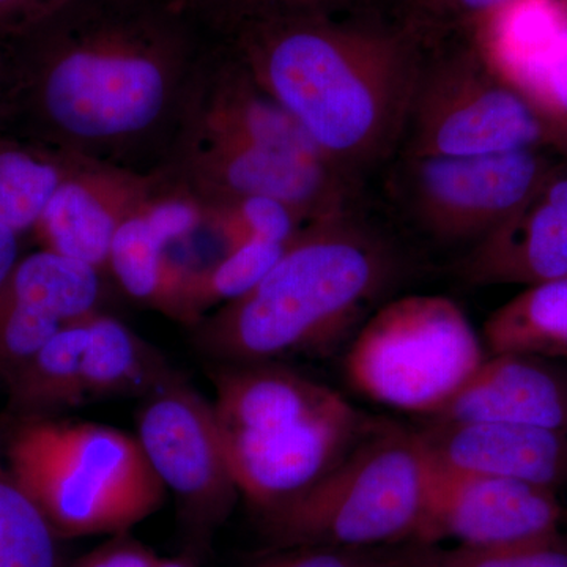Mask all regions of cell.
<instances>
[{
	"mask_svg": "<svg viewBox=\"0 0 567 567\" xmlns=\"http://www.w3.org/2000/svg\"><path fill=\"white\" fill-rule=\"evenodd\" d=\"M213 41L182 0H62L7 40L10 132L70 159L162 171Z\"/></svg>",
	"mask_w": 567,
	"mask_h": 567,
	"instance_id": "obj_1",
	"label": "cell"
},
{
	"mask_svg": "<svg viewBox=\"0 0 567 567\" xmlns=\"http://www.w3.org/2000/svg\"><path fill=\"white\" fill-rule=\"evenodd\" d=\"M216 40L339 174L360 182L398 152L423 47L393 20L295 14Z\"/></svg>",
	"mask_w": 567,
	"mask_h": 567,
	"instance_id": "obj_2",
	"label": "cell"
},
{
	"mask_svg": "<svg viewBox=\"0 0 567 567\" xmlns=\"http://www.w3.org/2000/svg\"><path fill=\"white\" fill-rule=\"evenodd\" d=\"M210 205L270 197L305 224L353 210L360 182L334 171L223 41H213L166 166Z\"/></svg>",
	"mask_w": 567,
	"mask_h": 567,
	"instance_id": "obj_3",
	"label": "cell"
},
{
	"mask_svg": "<svg viewBox=\"0 0 567 567\" xmlns=\"http://www.w3.org/2000/svg\"><path fill=\"white\" fill-rule=\"evenodd\" d=\"M398 270L386 238L349 210L305 226L249 292L194 324L224 363L276 361L333 349Z\"/></svg>",
	"mask_w": 567,
	"mask_h": 567,
	"instance_id": "obj_4",
	"label": "cell"
},
{
	"mask_svg": "<svg viewBox=\"0 0 567 567\" xmlns=\"http://www.w3.org/2000/svg\"><path fill=\"white\" fill-rule=\"evenodd\" d=\"M212 379L235 484L264 513L315 486L371 431L342 395L275 361L226 363Z\"/></svg>",
	"mask_w": 567,
	"mask_h": 567,
	"instance_id": "obj_5",
	"label": "cell"
},
{
	"mask_svg": "<svg viewBox=\"0 0 567 567\" xmlns=\"http://www.w3.org/2000/svg\"><path fill=\"white\" fill-rule=\"evenodd\" d=\"M6 461L58 536L126 532L155 514L167 492L140 440L111 425L24 420Z\"/></svg>",
	"mask_w": 567,
	"mask_h": 567,
	"instance_id": "obj_6",
	"label": "cell"
},
{
	"mask_svg": "<svg viewBox=\"0 0 567 567\" xmlns=\"http://www.w3.org/2000/svg\"><path fill=\"white\" fill-rule=\"evenodd\" d=\"M429 473L431 458L416 432L371 429L315 486L267 511L268 529L286 547L416 540Z\"/></svg>",
	"mask_w": 567,
	"mask_h": 567,
	"instance_id": "obj_7",
	"label": "cell"
},
{
	"mask_svg": "<svg viewBox=\"0 0 567 567\" xmlns=\"http://www.w3.org/2000/svg\"><path fill=\"white\" fill-rule=\"evenodd\" d=\"M399 156L546 151L567 142L496 66L480 37L423 47Z\"/></svg>",
	"mask_w": 567,
	"mask_h": 567,
	"instance_id": "obj_8",
	"label": "cell"
},
{
	"mask_svg": "<svg viewBox=\"0 0 567 567\" xmlns=\"http://www.w3.org/2000/svg\"><path fill=\"white\" fill-rule=\"evenodd\" d=\"M465 312L442 295H409L383 305L346 354L350 385L379 404L435 416L486 361Z\"/></svg>",
	"mask_w": 567,
	"mask_h": 567,
	"instance_id": "obj_9",
	"label": "cell"
},
{
	"mask_svg": "<svg viewBox=\"0 0 567 567\" xmlns=\"http://www.w3.org/2000/svg\"><path fill=\"white\" fill-rule=\"evenodd\" d=\"M567 156L528 151L468 156H399L391 197L421 233L443 244L473 245L494 234Z\"/></svg>",
	"mask_w": 567,
	"mask_h": 567,
	"instance_id": "obj_10",
	"label": "cell"
},
{
	"mask_svg": "<svg viewBox=\"0 0 567 567\" xmlns=\"http://www.w3.org/2000/svg\"><path fill=\"white\" fill-rule=\"evenodd\" d=\"M145 457L188 517L215 524L227 516L238 487L210 401L175 377L145 398L137 435Z\"/></svg>",
	"mask_w": 567,
	"mask_h": 567,
	"instance_id": "obj_11",
	"label": "cell"
},
{
	"mask_svg": "<svg viewBox=\"0 0 567 567\" xmlns=\"http://www.w3.org/2000/svg\"><path fill=\"white\" fill-rule=\"evenodd\" d=\"M565 518L567 511L551 488L462 472L431 458L416 540L451 539L470 548L511 546L557 535Z\"/></svg>",
	"mask_w": 567,
	"mask_h": 567,
	"instance_id": "obj_12",
	"label": "cell"
},
{
	"mask_svg": "<svg viewBox=\"0 0 567 567\" xmlns=\"http://www.w3.org/2000/svg\"><path fill=\"white\" fill-rule=\"evenodd\" d=\"M102 271L50 249L22 257L0 289V380L28 363L65 324L99 311Z\"/></svg>",
	"mask_w": 567,
	"mask_h": 567,
	"instance_id": "obj_13",
	"label": "cell"
},
{
	"mask_svg": "<svg viewBox=\"0 0 567 567\" xmlns=\"http://www.w3.org/2000/svg\"><path fill=\"white\" fill-rule=\"evenodd\" d=\"M158 173L74 159L37 223L44 249L107 270L112 238Z\"/></svg>",
	"mask_w": 567,
	"mask_h": 567,
	"instance_id": "obj_14",
	"label": "cell"
},
{
	"mask_svg": "<svg viewBox=\"0 0 567 567\" xmlns=\"http://www.w3.org/2000/svg\"><path fill=\"white\" fill-rule=\"evenodd\" d=\"M457 276L480 287L567 278V162L513 218L472 246Z\"/></svg>",
	"mask_w": 567,
	"mask_h": 567,
	"instance_id": "obj_15",
	"label": "cell"
},
{
	"mask_svg": "<svg viewBox=\"0 0 567 567\" xmlns=\"http://www.w3.org/2000/svg\"><path fill=\"white\" fill-rule=\"evenodd\" d=\"M416 434L429 456L450 468L551 491L567 483V434L561 432L499 421L431 417Z\"/></svg>",
	"mask_w": 567,
	"mask_h": 567,
	"instance_id": "obj_16",
	"label": "cell"
},
{
	"mask_svg": "<svg viewBox=\"0 0 567 567\" xmlns=\"http://www.w3.org/2000/svg\"><path fill=\"white\" fill-rule=\"evenodd\" d=\"M492 61L567 142V13L558 0H517L483 32Z\"/></svg>",
	"mask_w": 567,
	"mask_h": 567,
	"instance_id": "obj_17",
	"label": "cell"
},
{
	"mask_svg": "<svg viewBox=\"0 0 567 567\" xmlns=\"http://www.w3.org/2000/svg\"><path fill=\"white\" fill-rule=\"evenodd\" d=\"M499 421L567 434V371L547 358L495 353L435 416Z\"/></svg>",
	"mask_w": 567,
	"mask_h": 567,
	"instance_id": "obj_18",
	"label": "cell"
},
{
	"mask_svg": "<svg viewBox=\"0 0 567 567\" xmlns=\"http://www.w3.org/2000/svg\"><path fill=\"white\" fill-rule=\"evenodd\" d=\"M82 371L87 401L147 398L177 377L162 354L132 328L100 311L87 317Z\"/></svg>",
	"mask_w": 567,
	"mask_h": 567,
	"instance_id": "obj_19",
	"label": "cell"
},
{
	"mask_svg": "<svg viewBox=\"0 0 567 567\" xmlns=\"http://www.w3.org/2000/svg\"><path fill=\"white\" fill-rule=\"evenodd\" d=\"M87 317L65 324L7 380L11 409L24 420L48 417L52 412L87 402L82 371Z\"/></svg>",
	"mask_w": 567,
	"mask_h": 567,
	"instance_id": "obj_20",
	"label": "cell"
},
{
	"mask_svg": "<svg viewBox=\"0 0 567 567\" xmlns=\"http://www.w3.org/2000/svg\"><path fill=\"white\" fill-rule=\"evenodd\" d=\"M491 354L567 358V278L528 286L495 309L483 328Z\"/></svg>",
	"mask_w": 567,
	"mask_h": 567,
	"instance_id": "obj_21",
	"label": "cell"
},
{
	"mask_svg": "<svg viewBox=\"0 0 567 567\" xmlns=\"http://www.w3.org/2000/svg\"><path fill=\"white\" fill-rule=\"evenodd\" d=\"M137 207L112 238L107 270L133 300L175 319L178 295L189 267L167 256L169 245Z\"/></svg>",
	"mask_w": 567,
	"mask_h": 567,
	"instance_id": "obj_22",
	"label": "cell"
},
{
	"mask_svg": "<svg viewBox=\"0 0 567 567\" xmlns=\"http://www.w3.org/2000/svg\"><path fill=\"white\" fill-rule=\"evenodd\" d=\"M74 159L13 132H0V224L17 234L35 229Z\"/></svg>",
	"mask_w": 567,
	"mask_h": 567,
	"instance_id": "obj_23",
	"label": "cell"
},
{
	"mask_svg": "<svg viewBox=\"0 0 567 567\" xmlns=\"http://www.w3.org/2000/svg\"><path fill=\"white\" fill-rule=\"evenodd\" d=\"M290 244L251 241L223 254L208 267L189 268L174 320L193 328L213 309L244 297L279 262Z\"/></svg>",
	"mask_w": 567,
	"mask_h": 567,
	"instance_id": "obj_24",
	"label": "cell"
},
{
	"mask_svg": "<svg viewBox=\"0 0 567 567\" xmlns=\"http://www.w3.org/2000/svg\"><path fill=\"white\" fill-rule=\"evenodd\" d=\"M54 536L0 457V567H55Z\"/></svg>",
	"mask_w": 567,
	"mask_h": 567,
	"instance_id": "obj_25",
	"label": "cell"
},
{
	"mask_svg": "<svg viewBox=\"0 0 567 567\" xmlns=\"http://www.w3.org/2000/svg\"><path fill=\"white\" fill-rule=\"evenodd\" d=\"M517 0H393V20L421 47L486 31Z\"/></svg>",
	"mask_w": 567,
	"mask_h": 567,
	"instance_id": "obj_26",
	"label": "cell"
},
{
	"mask_svg": "<svg viewBox=\"0 0 567 567\" xmlns=\"http://www.w3.org/2000/svg\"><path fill=\"white\" fill-rule=\"evenodd\" d=\"M213 39L248 22L295 14H344L365 0H182Z\"/></svg>",
	"mask_w": 567,
	"mask_h": 567,
	"instance_id": "obj_27",
	"label": "cell"
},
{
	"mask_svg": "<svg viewBox=\"0 0 567 567\" xmlns=\"http://www.w3.org/2000/svg\"><path fill=\"white\" fill-rule=\"evenodd\" d=\"M440 567H567V540L557 533L511 546L458 547Z\"/></svg>",
	"mask_w": 567,
	"mask_h": 567,
	"instance_id": "obj_28",
	"label": "cell"
},
{
	"mask_svg": "<svg viewBox=\"0 0 567 567\" xmlns=\"http://www.w3.org/2000/svg\"><path fill=\"white\" fill-rule=\"evenodd\" d=\"M251 567H398L375 555L368 554L365 548L346 547H300L289 554L265 559Z\"/></svg>",
	"mask_w": 567,
	"mask_h": 567,
	"instance_id": "obj_29",
	"label": "cell"
},
{
	"mask_svg": "<svg viewBox=\"0 0 567 567\" xmlns=\"http://www.w3.org/2000/svg\"><path fill=\"white\" fill-rule=\"evenodd\" d=\"M62 0H0V39L9 40Z\"/></svg>",
	"mask_w": 567,
	"mask_h": 567,
	"instance_id": "obj_30",
	"label": "cell"
},
{
	"mask_svg": "<svg viewBox=\"0 0 567 567\" xmlns=\"http://www.w3.org/2000/svg\"><path fill=\"white\" fill-rule=\"evenodd\" d=\"M156 559L134 544H118L93 555L80 567H155Z\"/></svg>",
	"mask_w": 567,
	"mask_h": 567,
	"instance_id": "obj_31",
	"label": "cell"
},
{
	"mask_svg": "<svg viewBox=\"0 0 567 567\" xmlns=\"http://www.w3.org/2000/svg\"><path fill=\"white\" fill-rule=\"evenodd\" d=\"M20 259V234L0 224V289Z\"/></svg>",
	"mask_w": 567,
	"mask_h": 567,
	"instance_id": "obj_32",
	"label": "cell"
},
{
	"mask_svg": "<svg viewBox=\"0 0 567 567\" xmlns=\"http://www.w3.org/2000/svg\"><path fill=\"white\" fill-rule=\"evenodd\" d=\"M13 125V104L10 91L0 89V132H10Z\"/></svg>",
	"mask_w": 567,
	"mask_h": 567,
	"instance_id": "obj_33",
	"label": "cell"
},
{
	"mask_svg": "<svg viewBox=\"0 0 567 567\" xmlns=\"http://www.w3.org/2000/svg\"><path fill=\"white\" fill-rule=\"evenodd\" d=\"M0 89L10 91V62L7 40L0 39Z\"/></svg>",
	"mask_w": 567,
	"mask_h": 567,
	"instance_id": "obj_34",
	"label": "cell"
},
{
	"mask_svg": "<svg viewBox=\"0 0 567 567\" xmlns=\"http://www.w3.org/2000/svg\"><path fill=\"white\" fill-rule=\"evenodd\" d=\"M155 567H192L183 559H156Z\"/></svg>",
	"mask_w": 567,
	"mask_h": 567,
	"instance_id": "obj_35",
	"label": "cell"
},
{
	"mask_svg": "<svg viewBox=\"0 0 567 567\" xmlns=\"http://www.w3.org/2000/svg\"><path fill=\"white\" fill-rule=\"evenodd\" d=\"M559 3H561L563 9H565L567 13V0H558Z\"/></svg>",
	"mask_w": 567,
	"mask_h": 567,
	"instance_id": "obj_36",
	"label": "cell"
}]
</instances>
